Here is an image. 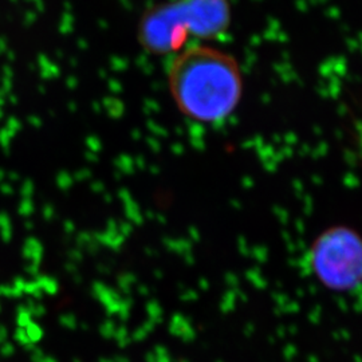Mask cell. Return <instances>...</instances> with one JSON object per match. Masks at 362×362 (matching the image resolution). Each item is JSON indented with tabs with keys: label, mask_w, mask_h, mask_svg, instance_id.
<instances>
[{
	"label": "cell",
	"mask_w": 362,
	"mask_h": 362,
	"mask_svg": "<svg viewBox=\"0 0 362 362\" xmlns=\"http://www.w3.org/2000/svg\"><path fill=\"white\" fill-rule=\"evenodd\" d=\"M231 23V0H167L144 11L137 42L151 55H176L188 45L223 37Z\"/></svg>",
	"instance_id": "obj_2"
},
{
	"label": "cell",
	"mask_w": 362,
	"mask_h": 362,
	"mask_svg": "<svg viewBox=\"0 0 362 362\" xmlns=\"http://www.w3.org/2000/svg\"><path fill=\"white\" fill-rule=\"evenodd\" d=\"M167 81L181 115L200 124L227 119L243 97V73L238 59L204 42L188 45L173 55Z\"/></svg>",
	"instance_id": "obj_1"
},
{
	"label": "cell",
	"mask_w": 362,
	"mask_h": 362,
	"mask_svg": "<svg viewBox=\"0 0 362 362\" xmlns=\"http://www.w3.org/2000/svg\"><path fill=\"white\" fill-rule=\"evenodd\" d=\"M308 266L321 285L334 293H353L361 285L360 235L346 226H334L313 242Z\"/></svg>",
	"instance_id": "obj_3"
}]
</instances>
